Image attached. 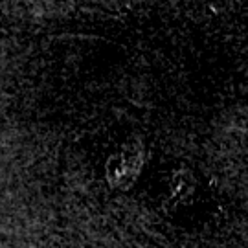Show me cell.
<instances>
[{"mask_svg": "<svg viewBox=\"0 0 248 248\" xmlns=\"http://www.w3.org/2000/svg\"><path fill=\"white\" fill-rule=\"evenodd\" d=\"M169 191H171V201L175 204H184L191 201V197L197 191L195 175L189 169H177L169 182Z\"/></svg>", "mask_w": 248, "mask_h": 248, "instance_id": "7a4b0ae2", "label": "cell"}, {"mask_svg": "<svg viewBox=\"0 0 248 248\" xmlns=\"http://www.w3.org/2000/svg\"><path fill=\"white\" fill-rule=\"evenodd\" d=\"M143 166V151L138 147H125L116 153L108 162V180L116 187L131 186L138 178Z\"/></svg>", "mask_w": 248, "mask_h": 248, "instance_id": "6da1fadb", "label": "cell"}]
</instances>
